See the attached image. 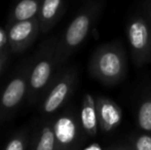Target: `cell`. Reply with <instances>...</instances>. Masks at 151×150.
<instances>
[{"instance_id":"ba28073f","label":"cell","mask_w":151,"mask_h":150,"mask_svg":"<svg viewBox=\"0 0 151 150\" xmlns=\"http://www.w3.org/2000/svg\"><path fill=\"white\" fill-rule=\"evenodd\" d=\"M57 150H75L79 144L82 128L73 113H65L54 122Z\"/></svg>"},{"instance_id":"277c9868","label":"cell","mask_w":151,"mask_h":150,"mask_svg":"<svg viewBox=\"0 0 151 150\" xmlns=\"http://www.w3.org/2000/svg\"><path fill=\"white\" fill-rule=\"evenodd\" d=\"M127 37L137 66L151 61V16H135L127 26Z\"/></svg>"},{"instance_id":"ac0fdd59","label":"cell","mask_w":151,"mask_h":150,"mask_svg":"<svg viewBox=\"0 0 151 150\" xmlns=\"http://www.w3.org/2000/svg\"><path fill=\"white\" fill-rule=\"evenodd\" d=\"M5 62H6V52H0V73L2 72V70H3Z\"/></svg>"},{"instance_id":"6da1fadb","label":"cell","mask_w":151,"mask_h":150,"mask_svg":"<svg viewBox=\"0 0 151 150\" xmlns=\"http://www.w3.org/2000/svg\"><path fill=\"white\" fill-rule=\"evenodd\" d=\"M104 7V0H90L71 21L60 40L57 41V58L62 65L86 41Z\"/></svg>"},{"instance_id":"8fae6325","label":"cell","mask_w":151,"mask_h":150,"mask_svg":"<svg viewBox=\"0 0 151 150\" xmlns=\"http://www.w3.org/2000/svg\"><path fill=\"white\" fill-rule=\"evenodd\" d=\"M79 121L84 134L91 138H95L97 136L99 132V122H98L96 100L88 93L84 94L82 98Z\"/></svg>"},{"instance_id":"9a60e30c","label":"cell","mask_w":151,"mask_h":150,"mask_svg":"<svg viewBox=\"0 0 151 150\" xmlns=\"http://www.w3.org/2000/svg\"><path fill=\"white\" fill-rule=\"evenodd\" d=\"M133 150H151V134L143 133L136 135L131 140V145Z\"/></svg>"},{"instance_id":"2e32d148","label":"cell","mask_w":151,"mask_h":150,"mask_svg":"<svg viewBox=\"0 0 151 150\" xmlns=\"http://www.w3.org/2000/svg\"><path fill=\"white\" fill-rule=\"evenodd\" d=\"M27 134L25 132L17 133L5 144L3 150H26Z\"/></svg>"},{"instance_id":"7a4b0ae2","label":"cell","mask_w":151,"mask_h":150,"mask_svg":"<svg viewBox=\"0 0 151 150\" xmlns=\"http://www.w3.org/2000/svg\"><path fill=\"white\" fill-rule=\"evenodd\" d=\"M90 74L106 85L119 83L127 72V59L120 41L101 45L93 54L88 66Z\"/></svg>"},{"instance_id":"ffe728a7","label":"cell","mask_w":151,"mask_h":150,"mask_svg":"<svg viewBox=\"0 0 151 150\" xmlns=\"http://www.w3.org/2000/svg\"><path fill=\"white\" fill-rule=\"evenodd\" d=\"M83 150H103V149H102L100 144H98V143H93V144L88 145V147H86Z\"/></svg>"},{"instance_id":"e0dca14e","label":"cell","mask_w":151,"mask_h":150,"mask_svg":"<svg viewBox=\"0 0 151 150\" xmlns=\"http://www.w3.org/2000/svg\"><path fill=\"white\" fill-rule=\"evenodd\" d=\"M6 45H8L7 31H5L3 28H0V52L5 50L4 48Z\"/></svg>"},{"instance_id":"5bb4252c","label":"cell","mask_w":151,"mask_h":150,"mask_svg":"<svg viewBox=\"0 0 151 150\" xmlns=\"http://www.w3.org/2000/svg\"><path fill=\"white\" fill-rule=\"evenodd\" d=\"M137 126L143 133L151 134V93L142 99L138 106Z\"/></svg>"},{"instance_id":"8992f818","label":"cell","mask_w":151,"mask_h":150,"mask_svg":"<svg viewBox=\"0 0 151 150\" xmlns=\"http://www.w3.org/2000/svg\"><path fill=\"white\" fill-rule=\"evenodd\" d=\"M77 82V72L74 68L67 69L50 84V88L43 99L41 111L45 115L55 113L70 98Z\"/></svg>"},{"instance_id":"52a82bcc","label":"cell","mask_w":151,"mask_h":150,"mask_svg":"<svg viewBox=\"0 0 151 150\" xmlns=\"http://www.w3.org/2000/svg\"><path fill=\"white\" fill-rule=\"evenodd\" d=\"M41 33L38 18L14 22L7 25L8 46L16 54L23 52Z\"/></svg>"},{"instance_id":"30bf717a","label":"cell","mask_w":151,"mask_h":150,"mask_svg":"<svg viewBox=\"0 0 151 150\" xmlns=\"http://www.w3.org/2000/svg\"><path fill=\"white\" fill-rule=\"evenodd\" d=\"M65 7V0H42L38 21L41 33H47L59 22Z\"/></svg>"},{"instance_id":"9c48e42d","label":"cell","mask_w":151,"mask_h":150,"mask_svg":"<svg viewBox=\"0 0 151 150\" xmlns=\"http://www.w3.org/2000/svg\"><path fill=\"white\" fill-rule=\"evenodd\" d=\"M99 128L105 134L114 131L122 119L120 106L107 97H98L96 99Z\"/></svg>"},{"instance_id":"3957f363","label":"cell","mask_w":151,"mask_h":150,"mask_svg":"<svg viewBox=\"0 0 151 150\" xmlns=\"http://www.w3.org/2000/svg\"><path fill=\"white\" fill-rule=\"evenodd\" d=\"M58 65L57 41H45L36 56L31 60L27 94L29 102H36L38 97L45 90V88L50 86L55 69Z\"/></svg>"},{"instance_id":"7c38bea8","label":"cell","mask_w":151,"mask_h":150,"mask_svg":"<svg viewBox=\"0 0 151 150\" xmlns=\"http://www.w3.org/2000/svg\"><path fill=\"white\" fill-rule=\"evenodd\" d=\"M42 0H16L9 14L8 24L37 18Z\"/></svg>"},{"instance_id":"d6986e66","label":"cell","mask_w":151,"mask_h":150,"mask_svg":"<svg viewBox=\"0 0 151 150\" xmlns=\"http://www.w3.org/2000/svg\"><path fill=\"white\" fill-rule=\"evenodd\" d=\"M108 150H133L131 146H127V145H114L110 149Z\"/></svg>"},{"instance_id":"4fadbf2b","label":"cell","mask_w":151,"mask_h":150,"mask_svg":"<svg viewBox=\"0 0 151 150\" xmlns=\"http://www.w3.org/2000/svg\"><path fill=\"white\" fill-rule=\"evenodd\" d=\"M33 150H57L56 136L52 122H47L40 128Z\"/></svg>"},{"instance_id":"5b68a950","label":"cell","mask_w":151,"mask_h":150,"mask_svg":"<svg viewBox=\"0 0 151 150\" xmlns=\"http://www.w3.org/2000/svg\"><path fill=\"white\" fill-rule=\"evenodd\" d=\"M31 63L12 75L0 94V121L5 120L18 109L28 94V79Z\"/></svg>"},{"instance_id":"7402d4cb","label":"cell","mask_w":151,"mask_h":150,"mask_svg":"<svg viewBox=\"0 0 151 150\" xmlns=\"http://www.w3.org/2000/svg\"><path fill=\"white\" fill-rule=\"evenodd\" d=\"M150 16H151V14H150Z\"/></svg>"},{"instance_id":"44dd1931","label":"cell","mask_w":151,"mask_h":150,"mask_svg":"<svg viewBox=\"0 0 151 150\" xmlns=\"http://www.w3.org/2000/svg\"><path fill=\"white\" fill-rule=\"evenodd\" d=\"M86 1H90V0H86Z\"/></svg>"}]
</instances>
